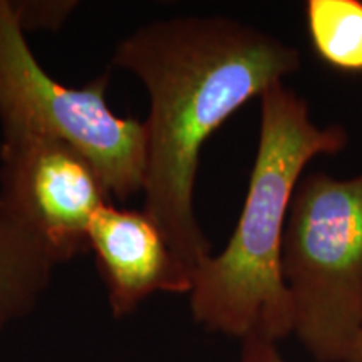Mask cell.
I'll use <instances>...</instances> for the list:
<instances>
[{"instance_id":"cell-1","label":"cell","mask_w":362,"mask_h":362,"mask_svg":"<svg viewBox=\"0 0 362 362\" xmlns=\"http://www.w3.org/2000/svg\"><path fill=\"white\" fill-rule=\"evenodd\" d=\"M112 64L149 96L143 211L189 274L211 245L194 214V183L206 139L253 98L300 69L296 45L223 16L149 22L117 44Z\"/></svg>"},{"instance_id":"cell-2","label":"cell","mask_w":362,"mask_h":362,"mask_svg":"<svg viewBox=\"0 0 362 362\" xmlns=\"http://www.w3.org/2000/svg\"><path fill=\"white\" fill-rule=\"evenodd\" d=\"M349 143L342 124L319 126L309 104L284 83L260 96V134L245 203L218 255L197 267L189 296L193 320L208 332L279 342L292 334L282 277V242L298 180L315 156Z\"/></svg>"},{"instance_id":"cell-3","label":"cell","mask_w":362,"mask_h":362,"mask_svg":"<svg viewBox=\"0 0 362 362\" xmlns=\"http://www.w3.org/2000/svg\"><path fill=\"white\" fill-rule=\"evenodd\" d=\"M282 277L293 336L317 362H346L362 325V173L302 175L285 223Z\"/></svg>"},{"instance_id":"cell-4","label":"cell","mask_w":362,"mask_h":362,"mask_svg":"<svg viewBox=\"0 0 362 362\" xmlns=\"http://www.w3.org/2000/svg\"><path fill=\"white\" fill-rule=\"evenodd\" d=\"M110 74L81 88L57 83L27 44L13 4L0 0V123L4 134L57 139L98 170L111 197L126 202L143 193L146 129L117 116L107 103Z\"/></svg>"},{"instance_id":"cell-5","label":"cell","mask_w":362,"mask_h":362,"mask_svg":"<svg viewBox=\"0 0 362 362\" xmlns=\"http://www.w3.org/2000/svg\"><path fill=\"white\" fill-rule=\"evenodd\" d=\"M112 197L89 160L69 144L4 134L0 218L33 237L54 264L89 252V228Z\"/></svg>"},{"instance_id":"cell-6","label":"cell","mask_w":362,"mask_h":362,"mask_svg":"<svg viewBox=\"0 0 362 362\" xmlns=\"http://www.w3.org/2000/svg\"><path fill=\"white\" fill-rule=\"evenodd\" d=\"M89 252L96 257L115 319L133 314L158 292H192V274L143 210L117 208L112 202L99 208L89 228Z\"/></svg>"},{"instance_id":"cell-7","label":"cell","mask_w":362,"mask_h":362,"mask_svg":"<svg viewBox=\"0 0 362 362\" xmlns=\"http://www.w3.org/2000/svg\"><path fill=\"white\" fill-rule=\"evenodd\" d=\"M54 267L33 237L0 218V336L37 307Z\"/></svg>"},{"instance_id":"cell-8","label":"cell","mask_w":362,"mask_h":362,"mask_svg":"<svg viewBox=\"0 0 362 362\" xmlns=\"http://www.w3.org/2000/svg\"><path fill=\"white\" fill-rule=\"evenodd\" d=\"M305 24L320 61L344 74H362V0H309Z\"/></svg>"},{"instance_id":"cell-9","label":"cell","mask_w":362,"mask_h":362,"mask_svg":"<svg viewBox=\"0 0 362 362\" xmlns=\"http://www.w3.org/2000/svg\"><path fill=\"white\" fill-rule=\"evenodd\" d=\"M24 33L27 29H56L72 12L74 2H12Z\"/></svg>"},{"instance_id":"cell-10","label":"cell","mask_w":362,"mask_h":362,"mask_svg":"<svg viewBox=\"0 0 362 362\" xmlns=\"http://www.w3.org/2000/svg\"><path fill=\"white\" fill-rule=\"evenodd\" d=\"M237 362H287L279 351L277 342L262 337H247L242 341V349Z\"/></svg>"},{"instance_id":"cell-11","label":"cell","mask_w":362,"mask_h":362,"mask_svg":"<svg viewBox=\"0 0 362 362\" xmlns=\"http://www.w3.org/2000/svg\"><path fill=\"white\" fill-rule=\"evenodd\" d=\"M346 362H362V325L359 332H357L354 342H352L349 354L346 357Z\"/></svg>"}]
</instances>
